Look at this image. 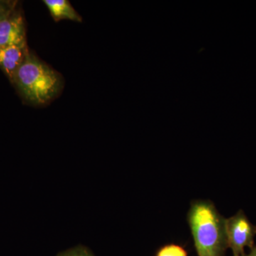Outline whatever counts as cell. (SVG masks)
<instances>
[{
    "instance_id": "cell-5",
    "label": "cell",
    "mask_w": 256,
    "mask_h": 256,
    "mask_svg": "<svg viewBox=\"0 0 256 256\" xmlns=\"http://www.w3.org/2000/svg\"><path fill=\"white\" fill-rule=\"evenodd\" d=\"M30 53L28 44L18 46H0V68L10 82Z\"/></svg>"
},
{
    "instance_id": "cell-6",
    "label": "cell",
    "mask_w": 256,
    "mask_h": 256,
    "mask_svg": "<svg viewBox=\"0 0 256 256\" xmlns=\"http://www.w3.org/2000/svg\"><path fill=\"white\" fill-rule=\"evenodd\" d=\"M45 5L55 22L67 20L82 22V18L67 0H44Z\"/></svg>"
},
{
    "instance_id": "cell-4",
    "label": "cell",
    "mask_w": 256,
    "mask_h": 256,
    "mask_svg": "<svg viewBox=\"0 0 256 256\" xmlns=\"http://www.w3.org/2000/svg\"><path fill=\"white\" fill-rule=\"evenodd\" d=\"M26 26L21 10L16 8L0 21V46L26 44Z\"/></svg>"
},
{
    "instance_id": "cell-10",
    "label": "cell",
    "mask_w": 256,
    "mask_h": 256,
    "mask_svg": "<svg viewBox=\"0 0 256 256\" xmlns=\"http://www.w3.org/2000/svg\"><path fill=\"white\" fill-rule=\"evenodd\" d=\"M245 256H256V246H254L250 248V252Z\"/></svg>"
},
{
    "instance_id": "cell-9",
    "label": "cell",
    "mask_w": 256,
    "mask_h": 256,
    "mask_svg": "<svg viewBox=\"0 0 256 256\" xmlns=\"http://www.w3.org/2000/svg\"><path fill=\"white\" fill-rule=\"evenodd\" d=\"M57 256H94L86 248L78 246L60 252Z\"/></svg>"
},
{
    "instance_id": "cell-3",
    "label": "cell",
    "mask_w": 256,
    "mask_h": 256,
    "mask_svg": "<svg viewBox=\"0 0 256 256\" xmlns=\"http://www.w3.org/2000/svg\"><path fill=\"white\" fill-rule=\"evenodd\" d=\"M226 230L228 247L232 249L234 256H245V248L254 246L256 226L250 223L242 210L226 220Z\"/></svg>"
},
{
    "instance_id": "cell-8",
    "label": "cell",
    "mask_w": 256,
    "mask_h": 256,
    "mask_svg": "<svg viewBox=\"0 0 256 256\" xmlns=\"http://www.w3.org/2000/svg\"><path fill=\"white\" fill-rule=\"evenodd\" d=\"M18 6V2L0 0V21L11 14Z\"/></svg>"
},
{
    "instance_id": "cell-1",
    "label": "cell",
    "mask_w": 256,
    "mask_h": 256,
    "mask_svg": "<svg viewBox=\"0 0 256 256\" xmlns=\"http://www.w3.org/2000/svg\"><path fill=\"white\" fill-rule=\"evenodd\" d=\"M188 222L197 256H224L228 248L226 220L208 200L192 202Z\"/></svg>"
},
{
    "instance_id": "cell-2",
    "label": "cell",
    "mask_w": 256,
    "mask_h": 256,
    "mask_svg": "<svg viewBox=\"0 0 256 256\" xmlns=\"http://www.w3.org/2000/svg\"><path fill=\"white\" fill-rule=\"evenodd\" d=\"M12 84L24 100L38 106L54 99L64 86L62 76L32 52L18 68Z\"/></svg>"
},
{
    "instance_id": "cell-7",
    "label": "cell",
    "mask_w": 256,
    "mask_h": 256,
    "mask_svg": "<svg viewBox=\"0 0 256 256\" xmlns=\"http://www.w3.org/2000/svg\"><path fill=\"white\" fill-rule=\"evenodd\" d=\"M156 256H188V252L182 246L170 244L160 248Z\"/></svg>"
}]
</instances>
